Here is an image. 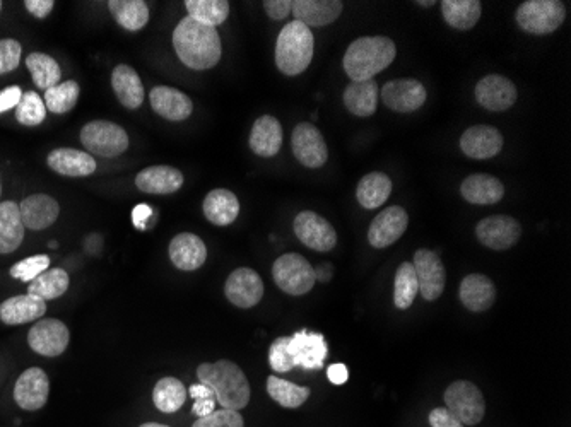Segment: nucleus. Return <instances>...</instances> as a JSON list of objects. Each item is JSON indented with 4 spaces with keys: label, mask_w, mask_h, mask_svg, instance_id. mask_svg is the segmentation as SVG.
I'll return each instance as SVG.
<instances>
[{
    "label": "nucleus",
    "mask_w": 571,
    "mask_h": 427,
    "mask_svg": "<svg viewBox=\"0 0 571 427\" xmlns=\"http://www.w3.org/2000/svg\"><path fill=\"white\" fill-rule=\"evenodd\" d=\"M173 47L178 59L194 71H207L221 59V38L216 28L197 23L195 19H182L173 33Z\"/></svg>",
    "instance_id": "1"
},
{
    "label": "nucleus",
    "mask_w": 571,
    "mask_h": 427,
    "mask_svg": "<svg viewBox=\"0 0 571 427\" xmlns=\"http://www.w3.org/2000/svg\"><path fill=\"white\" fill-rule=\"evenodd\" d=\"M395 55L397 47L387 36H363L349 45L342 65L353 82L370 81L394 62Z\"/></svg>",
    "instance_id": "2"
},
{
    "label": "nucleus",
    "mask_w": 571,
    "mask_h": 427,
    "mask_svg": "<svg viewBox=\"0 0 571 427\" xmlns=\"http://www.w3.org/2000/svg\"><path fill=\"white\" fill-rule=\"evenodd\" d=\"M197 378L202 385L211 388L223 409L242 410L250 402L247 375L233 361L221 359L218 363L201 364L197 368Z\"/></svg>",
    "instance_id": "3"
},
{
    "label": "nucleus",
    "mask_w": 571,
    "mask_h": 427,
    "mask_svg": "<svg viewBox=\"0 0 571 427\" xmlns=\"http://www.w3.org/2000/svg\"><path fill=\"white\" fill-rule=\"evenodd\" d=\"M315 40L308 26L300 21L286 24L276 43V64L286 76H298L312 64Z\"/></svg>",
    "instance_id": "4"
},
{
    "label": "nucleus",
    "mask_w": 571,
    "mask_h": 427,
    "mask_svg": "<svg viewBox=\"0 0 571 427\" xmlns=\"http://www.w3.org/2000/svg\"><path fill=\"white\" fill-rule=\"evenodd\" d=\"M565 4L560 0H529L517 9L515 19L530 35H551L565 21Z\"/></svg>",
    "instance_id": "5"
},
{
    "label": "nucleus",
    "mask_w": 571,
    "mask_h": 427,
    "mask_svg": "<svg viewBox=\"0 0 571 427\" xmlns=\"http://www.w3.org/2000/svg\"><path fill=\"white\" fill-rule=\"evenodd\" d=\"M272 277L283 293L303 296L315 286V269L298 253H286L272 265Z\"/></svg>",
    "instance_id": "6"
},
{
    "label": "nucleus",
    "mask_w": 571,
    "mask_h": 427,
    "mask_svg": "<svg viewBox=\"0 0 571 427\" xmlns=\"http://www.w3.org/2000/svg\"><path fill=\"white\" fill-rule=\"evenodd\" d=\"M81 142L93 156L115 158L129 149V135L117 123L95 120L84 125Z\"/></svg>",
    "instance_id": "7"
},
{
    "label": "nucleus",
    "mask_w": 571,
    "mask_h": 427,
    "mask_svg": "<svg viewBox=\"0 0 571 427\" xmlns=\"http://www.w3.org/2000/svg\"><path fill=\"white\" fill-rule=\"evenodd\" d=\"M445 404L450 414H454L464 426H476L486 414L481 390L471 381H455L445 392Z\"/></svg>",
    "instance_id": "8"
},
{
    "label": "nucleus",
    "mask_w": 571,
    "mask_h": 427,
    "mask_svg": "<svg viewBox=\"0 0 571 427\" xmlns=\"http://www.w3.org/2000/svg\"><path fill=\"white\" fill-rule=\"evenodd\" d=\"M291 146H293V154L303 166L307 168H320L327 163L329 158V149L325 144L324 135L320 134V130L312 125V123H300L296 125L291 135Z\"/></svg>",
    "instance_id": "9"
},
{
    "label": "nucleus",
    "mask_w": 571,
    "mask_h": 427,
    "mask_svg": "<svg viewBox=\"0 0 571 427\" xmlns=\"http://www.w3.org/2000/svg\"><path fill=\"white\" fill-rule=\"evenodd\" d=\"M295 234L303 245L315 252H330L337 245L336 229L327 219L312 211H303L296 216Z\"/></svg>",
    "instance_id": "10"
},
{
    "label": "nucleus",
    "mask_w": 571,
    "mask_h": 427,
    "mask_svg": "<svg viewBox=\"0 0 571 427\" xmlns=\"http://www.w3.org/2000/svg\"><path fill=\"white\" fill-rule=\"evenodd\" d=\"M418 277L419 293L426 301H436L442 296L447 284V272L442 260L431 250H418L413 262Z\"/></svg>",
    "instance_id": "11"
},
{
    "label": "nucleus",
    "mask_w": 571,
    "mask_h": 427,
    "mask_svg": "<svg viewBox=\"0 0 571 427\" xmlns=\"http://www.w3.org/2000/svg\"><path fill=\"white\" fill-rule=\"evenodd\" d=\"M477 240L496 252L512 248L520 240L522 228L517 219L510 216H489L476 226Z\"/></svg>",
    "instance_id": "12"
},
{
    "label": "nucleus",
    "mask_w": 571,
    "mask_h": 427,
    "mask_svg": "<svg viewBox=\"0 0 571 427\" xmlns=\"http://www.w3.org/2000/svg\"><path fill=\"white\" fill-rule=\"evenodd\" d=\"M71 334L65 323L55 318L40 320L35 323L28 334V344L36 354L47 357H57L69 347Z\"/></svg>",
    "instance_id": "13"
},
{
    "label": "nucleus",
    "mask_w": 571,
    "mask_h": 427,
    "mask_svg": "<svg viewBox=\"0 0 571 427\" xmlns=\"http://www.w3.org/2000/svg\"><path fill=\"white\" fill-rule=\"evenodd\" d=\"M224 294L231 305L245 310L254 308L264 296V282L255 270L242 267L231 272L230 277L226 279Z\"/></svg>",
    "instance_id": "14"
},
{
    "label": "nucleus",
    "mask_w": 571,
    "mask_h": 427,
    "mask_svg": "<svg viewBox=\"0 0 571 427\" xmlns=\"http://www.w3.org/2000/svg\"><path fill=\"white\" fill-rule=\"evenodd\" d=\"M519 98V91L510 79L489 74L477 82L476 100L489 112H507Z\"/></svg>",
    "instance_id": "15"
},
{
    "label": "nucleus",
    "mask_w": 571,
    "mask_h": 427,
    "mask_svg": "<svg viewBox=\"0 0 571 427\" xmlns=\"http://www.w3.org/2000/svg\"><path fill=\"white\" fill-rule=\"evenodd\" d=\"M288 351L295 366L313 371L324 366L329 347L324 335L300 330L293 337H289Z\"/></svg>",
    "instance_id": "16"
},
{
    "label": "nucleus",
    "mask_w": 571,
    "mask_h": 427,
    "mask_svg": "<svg viewBox=\"0 0 571 427\" xmlns=\"http://www.w3.org/2000/svg\"><path fill=\"white\" fill-rule=\"evenodd\" d=\"M426 96V89L416 79H394L382 89L383 103L397 113L416 112L424 105Z\"/></svg>",
    "instance_id": "17"
},
{
    "label": "nucleus",
    "mask_w": 571,
    "mask_h": 427,
    "mask_svg": "<svg viewBox=\"0 0 571 427\" xmlns=\"http://www.w3.org/2000/svg\"><path fill=\"white\" fill-rule=\"evenodd\" d=\"M407 226H409V216H407L406 209L394 205V207H389V209L380 212L371 221L370 229H368V241L373 248H387L402 238V234L406 233Z\"/></svg>",
    "instance_id": "18"
},
{
    "label": "nucleus",
    "mask_w": 571,
    "mask_h": 427,
    "mask_svg": "<svg viewBox=\"0 0 571 427\" xmlns=\"http://www.w3.org/2000/svg\"><path fill=\"white\" fill-rule=\"evenodd\" d=\"M50 393V381L43 369L30 368L19 376L14 387V400L24 410H40L45 407Z\"/></svg>",
    "instance_id": "19"
},
{
    "label": "nucleus",
    "mask_w": 571,
    "mask_h": 427,
    "mask_svg": "<svg viewBox=\"0 0 571 427\" xmlns=\"http://www.w3.org/2000/svg\"><path fill=\"white\" fill-rule=\"evenodd\" d=\"M460 149L467 158L489 159L503 149V135L500 130L488 125H476L467 129L460 137Z\"/></svg>",
    "instance_id": "20"
},
{
    "label": "nucleus",
    "mask_w": 571,
    "mask_h": 427,
    "mask_svg": "<svg viewBox=\"0 0 571 427\" xmlns=\"http://www.w3.org/2000/svg\"><path fill=\"white\" fill-rule=\"evenodd\" d=\"M149 100H151L154 112L170 122L187 120L194 110V103L187 94L175 88H168V86L153 88L149 94Z\"/></svg>",
    "instance_id": "21"
},
{
    "label": "nucleus",
    "mask_w": 571,
    "mask_h": 427,
    "mask_svg": "<svg viewBox=\"0 0 571 427\" xmlns=\"http://www.w3.org/2000/svg\"><path fill=\"white\" fill-rule=\"evenodd\" d=\"M24 228L42 231L52 226L59 217L60 207L50 195H30L19 204Z\"/></svg>",
    "instance_id": "22"
},
{
    "label": "nucleus",
    "mask_w": 571,
    "mask_h": 427,
    "mask_svg": "<svg viewBox=\"0 0 571 427\" xmlns=\"http://www.w3.org/2000/svg\"><path fill=\"white\" fill-rule=\"evenodd\" d=\"M170 258L177 269L187 272L201 269L206 264V243L192 233L178 234L171 240Z\"/></svg>",
    "instance_id": "23"
},
{
    "label": "nucleus",
    "mask_w": 571,
    "mask_h": 427,
    "mask_svg": "<svg viewBox=\"0 0 571 427\" xmlns=\"http://www.w3.org/2000/svg\"><path fill=\"white\" fill-rule=\"evenodd\" d=\"M250 149L260 158H272L283 146V127L277 118L262 115L257 118L250 134Z\"/></svg>",
    "instance_id": "24"
},
{
    "label": "nucleus",
    "mask_w": 571,
    "mask_h": 427,
    "mask_svg": "<svg viewBox=\"0 0 571 427\" xmlns=\"http://www.w3.org/2000/svg\"><path fill=\"white\" fill-rule=\"evenodd\" d=\"M344 4L339 0H296L293 2L295 21L308 28H322L332 24L342 14Z\"/></svg>",
    "instance_id": "25"
},
{
    "label": "nucleus",
    "mask_w": 571,
    "mask_h": 427,
    "mask_svg": "<svg viewBox=\"0 0 571 427\" xmlns=\"http://www.w3.org/2000/svg\"><path fill=\"white\" fill-rule=\"evenodd\" d=\"M48 168L59 175L79 176L93 175L96 171V159L84 151H77L71 147H60L48 154Z\"/></svg>",
    "instance_id": "26"
},
{
    "label": "nucleus",
    "mask_w": 571,
    "mask_h": 427,
    "mask_svg": "<svg viewBox=\"0 0 571 427\" xmlns=\"http://www.w3.org/2000/svg\"><path fill=\"white\" fill-rule=\"evenodd\" d=\"M459 296L467 310L483 313L495 305L496 287L486 275L471 274L460 284Z\"/></svg>",
    "instance_id": "27"
},
{
    "label": "nucleus",
    "mask_w": 571,
    "mask_h": 427,
    "mask_svg": "<svg viewBox=\"0 0 571 427\" xmlns=\"http://www.w3.org/2000/svg\"><path fill=\"white\" fill-rule=\"evenodd\" d=\"M136 185L144 194H175L182 188L183 175L171 166H149L136 176Z\"/></svg>",
    "instance_id": "28"
},
{
    "label": "nucleus",
    "mask_w": 571,
    "mask_h": 427,
    "mask_svg": "<svg viewBox=\"0 0 571 427\" xmlns=\"http://www.w3.org/2000/svg\"><path fill=\"white\" fill-rule=\"evenodd\" d=\"M47 311V305L35 294L14 296L0 305V320L6 325H23L33 320H40Z\"/></svg>",
    "instance_id": "29"
},
{
    "label": "nucleus",
    "mask_w": 571,
    "mask_h": 427,
    "mask_svg": "<svg viewBox=\"0 0 571 427\" xmlns=\"http://www.w3.org/2000/svg\"><path fill=\"white\" fill-rule=\"evenodd\" d=\"M460 194L469 204L493 205L505 197V185L495 176L476 173L467 176L460 187Z\"/></svg>",
    "instance_id": "30"
},
{
    "label": "nucleus",
    "mask_w": 571,
    "mask_h": 427,
    "mask_svg": "<svg viewBox=\"0 0 571 427\" xmlns=\"http://www.w3.org/2000/svg\"><path fill=\"white\" fill-rule=\"evenodd\" d=\"M113 91L117 94L118 101L129 108L137 110L144 101V88L139 74L130 65H117L112 72Z\"/></svg>",
    "instance_id": "31"
},
{
    "label": "nucleus",
    "mask_w": 571,
    "mask_h": 427,
    "mask_svg": "<svg viewBox=\"0 0 571 427\" xmlns=\"http://www.w3.org/2000/svg\"><path fill=\"white\" fill-rule=\"evenodd\" d=\"M378 94H380V88H378L377 81L373 79L351 82L344 91L342 101L349 113H353L356 117H371L377 112Z\"/></svg>",
    "instance_id": "32"
},
{
    "label": "nucleus",
    "mask_w": 571,
    "mask_h": 427,
    "mask_svg": "<svg viewBox=\"0 0 571 427\" xmlns=\"http://www.w3.org/2000/svg\"><path fill=\"white\" fill-rule=\"evenodd\" d=\"M240 214V202L230 190L216 188L207 194L204 200V216L216 226H228L236 221Z\"/></svg>",
    "instance_id": "33"
},
{
    "label": "nucleus",
    "mask_w": 571,
    "mask_h": 427,
    "mask_svg": "<svg viewBox=\"0 0 571 427\" xmlns=\"http://www.w3.org/2000/svg\"><path fill=\"white\" fill-rule=\"evenodd\" d=\"M24 229L19 204L12 200L0 202V253L18 250L23 243Z\"/></svg>",
    "instance_id": "34"
},
{
    "label": "nucleus",
    "mask_w": 571,
    "mask_h": 427,
    "mask_svg": "<svg viewBox=\"0 0 571 427\" xmlns=\"http://www.w3.org/2000/svg\"><path fill=\"white\" fill-rule=\"evenodd\" d=\"M392 194V182L389 176L380 171H373L361 178L360 185L356 188V199L361 207L368 211L382 207Z\"/></svg>",
    "instance_id": "35"
},
{
    "label": "nucleus",
    "mask_w": 571,
    "mask_h": 427,
    "mask_svg": "<svg viewBox=\"0 0 571 427\" xmlns=\"http://www.w3.org/2000/svg\"><path fill=\"white\" fill-rule=\"evenodd\" d=\"M442 12L452 28L467 31L472 30L481 18L483 4L479 0H443Z\"/></svg>",
    "instance_id": "36"
},
{
    "label": "nucleus",
    "mask_w": 571,
    "mask_h": 427,
    "mask_svg": "<svg viewBox=\"0 0 571 427\" xmlns=\"http://www.w3.org/2000/svg\"><path fill=\"white\" fill-rule=\"evenodd\" d=\"M108 9L124 30L139 31L148 24L149 7L144 0H110Z\"/></svg>",
    "instance_id": "37"
},
{
    "label": "nucleus",
    "mask_w": 571,
    "mask_h": 427,
    "mask_svg": "<svg viewBox=\"0 0 571 427\" xmlns=\"http://www.w3.org/2000/svg\"><path fill=\"white\" fill-rule=\"evenodd\" d=\"M187 393L189 392H187L182 381L166 376L163 380H159L154 387V405L165 414H173L178 409H182L185 400H187Z\"/></svg>",
    "instance_id": "38"
},
{
    "label": "nucleus",
    "mask_w": 571,
    "mask_h": 427,
    "mask_svg": "<svg viewBox=\"0 0 571 427\" xmlns=\"http://www.w3.org/2000/svg\"><path fill=\"white\" fill-rule=\"evenodd\" d=\"M185 7L189 18L211 28H218L230 16V2L226 0H187Z\"/></svg>",
    "instance_id": "39"
},
{
    "label": "nucleus",
    "mask_w": 571,
    "mask_h": 427,
    "mask_svg": "<svg viewBox=\"0 0 571 427\" xmlns=\"http://www.w3.org/2000/svg\"><path fill=\"white\" fill-rule=\"evenodd\" d=\"M26 65H28V71L31 72L36 88L47 91L60 84L62 72H60L57 60H53L50 55L40 52L31 53L26 59Z\"/></svg>",
    "instance_id": "40"
},
{
    "label": "nucleus",
    "mask_w": 571,
    "mask_h": 427,
    "mask_svg": "<svg viewBox=\"0 0 571 427\" xmlns=\"http://www.w3.org/2000/svg\"><path fill=\"white\" fill-rule=\"evenodd\" d=\"M71 279L69 274L64 269H52L38 275L35 281L30 282L28 293L35 294L43 301H50V299H57L69 289Z\"/></svg>",
    "instance_id": "41"
},
{
    "label": "nucleus",
    "mask_w": 571,
    "mask_h": 427,
    "mask_svg": "<svg viewBox=\"0 0 571 427\" xmlns=\"http://www.w3.org/2000/svg\"><path fill=\"white\" fill-rule=\"evenodd\" d=\"M267 392H269L274 402L283 405L286 409H298L310 397V388L298 387L295 383L281 380L277 376H269Z\"/></svg>",
    "instance_id": "42"
},
{
    "label": "nucleus",
    "mask_w": 571,
    "mask_h": 427,
    "mask_svg": "<svg viewBox=\"0 0 571 427\" xmlns=\"http://www.w3.org/2000/svg\"><path fill=\"white\" fill-rule=\"evenodd\" d=\"M419 293L418 277H416V270H414L411 262H404V264L397 269L395 274L394 284V303L399 310H407L416 299V294Z\"/></svg>",
    "instance_id": "43"
},
{
    "label": "nucleus",
    "mask_w": 571,
    "mask_h": 427,
    "mask_svg": "<svg viewBox=\"0 0 571 427\" xmlns=\"http://www.w3.org/2000/svg\"><path fill=\"white\" fill-rule=\"evenodd\" d=\"M79 93H81V88L76 81L60 82L55 88L45 91V100L43 101H45L48 112L64 115V113L71 112L72 108L76 106Z\"/></svg>",
    "instance_id": "44"
},
{
    "label": "nucleus",
    "mask_w": 571,
    "mask_h": 427,
    "mask_svg": "<svg viewBox=\"0 0 571 427\" xmlns=\"http://www.w3.org/2000/svg\"><path fill=\"white\" fill-rule=\"evenodd\" d=\"M47 117V106L45 101L38 96L35 91L23 93V98L16 106V118L19 123H23L26 127H36L42 125L43 120Z\"/></svg>",
    "instance_id": "45"
},
{
    "label": "nucleus",
    "mask_w": 571,
    "mask_h": 427,
    "mask_svg": "<svg viewBox=\"0 0 571 427\" xmlns=\"http://www.w3.org/2000/svg\"><path fill=\"white\" fill-rule=\"evenodd\" d=\"M48 265H50V258L47 255H35V257L24 258L14 265L11 269V275L19 281L33 282L38 275L47 272Z\"/></svg>",
    "instance_id": "46"
},
{
    "label": "nucleus",
    "mask_w": 571,
    "mask_h": 427,
    "mask_svg": "<svg viewBox=\"0 0 571 427\" xmlns=\"http://www.w3.org/2000/svg\"><path fill=\"white\" fill-rule=\"evenodd\" d=\"M192 427H245L238 410H214L211 416L199 417Z\"/></svg>",
    "instance_id": "47"
},
{
    "label": "nucleus",
    "mask_w": 571,
    "mask_h": 427,
    "mask_svg": "<svg viewBox=\"0 0 571 427\" xmlns=\"http://www.w3.org/2000/svg\"><path fill=\"white\" fill-rule=\"evenodd\" d=\"M288 344L289 337H279L272 342L271 351H269V364L277 373H288L291 369L296 368L293 359L289 356Z\"/></svg>",
    "instance_id": "48"
},
{
    "label": "nucleus",
    "mask_w": 571,
    "mask_h": 427,
    "mask_svg": "<svg viewBox=\"0 0 571 427\" xmlns=\"http://www.w3.org/2000/svg\"><path fill=\"white\" fill-rule=\"evenodd\" d=\"M21 43L12 38L0 40V76L18 69L21 60Z\"/></svg>",
    "instance_id": "49"
},
{
    "label": "nucleus",
    "mask_w": 571,
    "mask_h": 427,
    "mask_svg": "<svg viewBox=\"0 0 571 427\" xmlns=\"http://www.w3.org/2000/svg\"><path fill=\"white\" fill-rule=\"evenodd\" d=\"M262 6L267 12V16L274 21H283V19L288 18L289 12L293 11L291 0H264Z\"/></svg>",
    "instance_id": "50"
},
{
    "label": "nucleus",
    "mask_w": 571,
    "mask_h": 427,
    "mask_svg": "<svg viewBox=\"0 0 571 427\" xmlns=\"http://www.w3.org/2000/svg\"><path fill=\"white\" fill-rule=\"evenodd\" d=\"M430 424L431 427H466L454 414H450V410L447 407H438V409L431 410Z\"/></svg>",
    "instance_id": "51"
},
{
    "label": "nucleus",
    "mask_w": 571,
    "mask_h": 427,
    "mask_svg": "<svg viewBox=\"0 0 571 427\" xmlns=\"http://www.w3.org/2000/svg\"><path fill=\"white\" fill-rule=\"evenodd\" d=\"M21 98H23V91L18 86H9L4 91H0V113L18 106Z\"/></svg>",
    "instance_id": "52"
},
{
    "label": "nucleus",
    "mask_w": 571,
    "mask_h": 427,
    "mask_svg": "<svg viewBox=\"0 0 571 427\" xmlns=\"http://www.w3.org/2000/svg\"><path fill=\"white\" fill-rule=\"evenodd\" d=\"M24 6L35 18L43 19L47 18L48 14L52 12L55 2L53 0H26Z\"/></svg>",
    "instance_id": "53"
},
{
    "label": "nucleus",
    "mask_w": 571,
    "mask_h": 427,
    "mask_svg": "<svg viewBox=\"0 0 571 427\" xmlns=\"http://www.w3.org/2000/svg\"><path fill=\"white\" fill-rule=\"evenodd\" d=\"M153 216V209L149 207L148 204H139L134 207L132 211V221H134V226L137 229L144 231L146 229V223H148L149 217Z\"/></svg>",
    "instance_id": "54"
},
{
    "label": "nucleus",
    "mask_w": 571,
    "mask_h": 427,
    "mask_svg": "<svg viewBox=\"0 0 571 427\" xmlns=\"http://www.w3.org/2000/svg\"><path fill=\"white\" fill-rule=\"evenodd\" d=\"M327 376H329L330 383L344 385L349 378L348 368L344 364H332L327 371Z\"/></svg>",
    "instance_id": "55"
},
{
    "label": "nucleus",
    "mask_w": 571,
    "mask_h": 427,
    "mask_svg": "<svg viewBox=\"0 0 571 427\" xmlns=\"http://www.w3.org/2000/svg\"><path fill=\"white\" fill-rule=\"evenodd\" d=\"M194 414L199 417L211 416L216 410V398H207V400H195Z\"/></svg>",
    "instance_id": "56"
},
{
    "label": "nucleus",
    "mask_w": 571,
    "mask_h": 427,
    "mask_svg": "<svg viewBox=\"0 0 571 427\" xmlns=\"http://www.w3.org/2000/svg\"><path fill=\"white\" fill-rule=\"evenodd\" d=\"M187 392H189L190 397L194 398V400H207V398H216L214 397V392H212L211 388L206 387V385H202V383L192 385V387H190Z\"/></svg>",
    "instance_id": "57"
},
{
    "label": "nucleus",
    "mask_w": 571,
    "mask_h": 427,
    "mask_svg": "<svg viewBox=\"0 0 571 427\" xmlns=\"http://www.w3.org/2000/svg\"><path fill=\"white\" fill-rule=\"evenodd\" d=\"M332 277V264H322L315 269V281L329 282Z\"/></svg>",
    "instance_id": "58"
},
{
    "label": "nucleus",
    "mask_w": 571,
    "mask_h": 427,
    "mask_svg": "<svg viewBox=\"0 0 571 427\" xmlns=\"http://www.w3.org/2000/svg\"><path fill=\"white\" fill-rule=\"evenodd\" d=\"M141 427H170V426H163V424H156V422H148V424H142Z\"/></svg>",
    "instance_id": "59"
},
{
    "label": "nucleus",
    "mask_w": 571,
    "mask_h": 427,
    "mask_svg": "<svg viewBox=\"0 0 571 427\" xmlns=\"http://www.w3.org/2000/svg\"><path fill=\"white\" fill-rule=\"evenodd\" d=\"M416 4H419V6L423 7H431L433 4H435V2H416Z\"/></svg>",
    "instance_id": "60"
},
{
    "label": "nucleus",
    "mask_w": 571,
    "mask_h": 427,
    "mask_svg": "<svg viewBox=\"0 0 571 427\" xmlns=\"http://www.w3.org/2000/svg\"><path fill=\"white\" fill-rule=\"evenodd\" d=\"M48 248H57V243H55V241H52V243H48Z\"/></svg>",
    "instance_id": "61"
},
{
    "label": "nucleus",
    "mask_w": 571,
    "mask_h": 427,
    "mask_svg": "<svg viewBox=\"0 0 571 427\" xmlns=\"http://www.w3.org/2000/svg\"><path fill=\"white\" fill-rule=\"evenodd\" d=\"M0 9H2V2H0Z\"/></svg>",
    "instance_id": "62"
},
{
    "label": "nucleus",
    "mask_w": 571,
    "mask_h": 427,
    "mask_svg": "<svg viewBox=\"0 0 571 427\" xmlns=\"http://www.w3.org/2000/svg\"><path fill=\"white\" fill-rule=\"evenodd\" d=\"M0 192H2V185H0Z\"/></svg>",
    "instance_id": "63"
}]
</instances>
